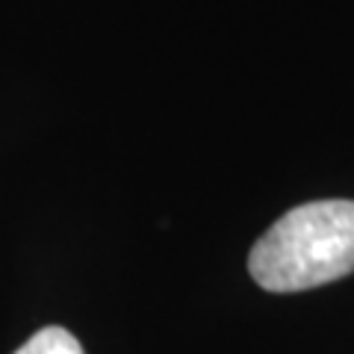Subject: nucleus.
I'll return each mask as SVG.
<instances>
[{
    "instance_id": "1",
    "label": "nucleus",
    "mask_w": 354,
    "mask_h": 354,
    "mask_svg": "<svg viewBox=\"0 0 354 354\" xmlns=\"http://www.w3.org/2000/svg\"><path fill=\"white\" fill-rule=\"evenodd\" d=\"M248 272L269 292H301L354 272V201L292 207L254 242Z\"/></svg>"
},
{
    "instance_id": "2",
    "label": "nucleus",
    "mask_w": 354,
    "mask_h": 354,
    "mask_svg": "<svg viewBox=\"0 0 354 354\" xmlns=\"http://www.w3.org/2000/svg\"><path fill=\"white\" fill-rule=\"evenodd\" d=\"M15 354H86V351L80 346V339L68 334L65 328L48 325V328L36 330Z\"/></svg>"
}]
</instances>
